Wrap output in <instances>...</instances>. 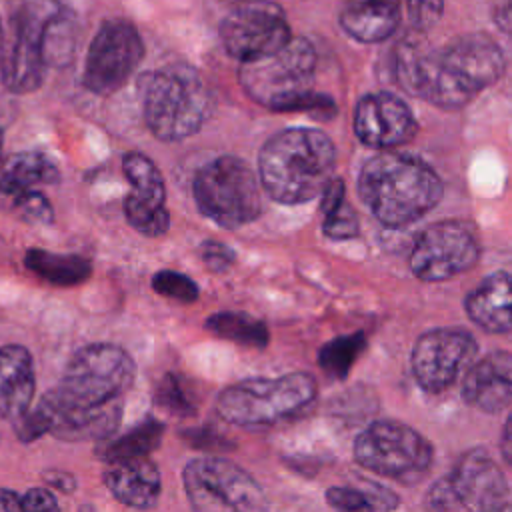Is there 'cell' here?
<instances>
[{
    "label": "cell",
    "instance_id": "20",
    "mask_svg": "<svg viewBox=\"0 0 512 512\" xmlns=\"http://www.w3.org/2000/svg\"><path fill=\"white\" fill-rule=\"evenodd\" d=\"M106 464L104 484L120 504L142 510L156 506L162 492V476L152 460L138 456Z\"/></svg>",
    "mask_w": 512,
    "mask_h": 512
},
{
    "label": "cell",
    "instance_id": "7",
    "mask_svg": "<svg viewBox=\"0 0 512 512\" xmlns=\"http://www.w3.org/2000/svg\"><path fill=\"white\" fill-rule=\"evenodd\" d=\"M56 0H14L0 38V76L10 92L26 94L44 80V30L56 14Z\"/></svg>",
    "mask_w": 512,
    "mask_h": 512
},
{
    "label": "cell",
    "instance_id": "11",
    "mask_svg": "<svg viewBox=\"0 0 512 512\" xmlns=\"http://www.w3.org/2000/svg\"><path fill=\"white\" fill-rule=\"evenodd\" d=\"M182 482L190 506L198 512H258L266 508V496L258 482L224 458L190 460Z\"/></svg>",
    "mask_w": 512,
    "mask_h": 512
},
{
    "label": "cell",
    "instance_id": "8",
    "mask_svg": "<svg viewBox=\"0 0 512 512\" xmlns=\"http://www.w3.org/2000/svg\"><path fill=\"white\" fill-rule=\"evenodd\" d=\"M198 210L222 228H240L262 212L254 170L236 156H218L204 164L192 184Z\"/></svg>",
    "mask_w": 512,
    "mask_h": 512
},
{
    "label": "cell",
    "instance_id": "41",
    "mask_svg": "<svg viewBox=\"0 0 512 512\" xmlns=\"http://www.w3.org/2000/svg\"><path fill=\"white\" fill-rule=\"evenodd\" d=\"M182 438L198 448V450H214V448H222L224 440L218 438V434H214L208 428H190V430H182Z\"/></svg>",
    "mask_w": 512,
    "mask_h": 512
},
{
    "label": "cell",
    "instance_id": "27",
    "mask_svg": "<svg viewBox=\"0 0 512 512\" xmlns=\"http://www.w3.org/2000/svg\"><path fill=\"white\" fill-rule=\"evenodd\" d=\"M324 200H322V212H324V224L322 230L332 240H348L358 236V218L350 204L344 198V182L338 178H332L324 188Z\"/></svg>",
    "mask_w": 512,
    "mask_h": 512
},
{
    "label": "cell",
    "instance_id": "6",
    "mask_svg": "<svg viewBox=\"0 0 512 512\" xmlns=\"http://www.w3.org/2000/svg\"><path fill=\"white\" fill-rule=\"evenodd\" d=\"M136 364L132 356L108 342L80 348L64 368L60 384L52 390L66 404L96 408L116 400L132 388Z\"/></svg>",
    "mask_w": 512,
    "mask_h": 512
},
{
    "label": "cell",
    "instance_id": "44",
    "mask_svg": "<svg viewBox=\"0 0 512 512\" xmlns=\"http://www.w3.org/2000/svg\"><path fill=\"white\" fill-rule=\"evenodd\" d=\"M16 510H22L20 494H16L14 490L0 488V512H16Z\"/></svg>",
    "mask_w": 512,
    "mask_h": 512
},
{
    "label": "cell",
    "instance_id": "24",
    "mask_svg": "<svg viewBox=\"0 0 512 512\" xmlns=\"http://www.w3.org/2000/svg\"><path fill=\"white\" fill-rule=\"evenodd\" d=\"M58 180L60 170L44 152L22 150L0 158V192L6 196L42 184H56Z\"/></svg>",
    "mask_w": 512,
    "mask_h": 512
},
{
    "label": "cell",
    "instance_id": "42",
    "mask_svg": "<svg viewBox=\"0 0 512 512\" xmlns=\"http://www.w3.org/2000/svg\"><path fill=\"white\" fill-rule=\"evenodd\" d=\"M44 480L50 486H54V488H58L62 492H74L76 490V478L72 474L64 472V470H46L44 472Z\"/></svg>",
    "mask_w": 512,
    "mask_h": 512
},
{
    "label": "cell",
    "instance_id": "1",
    "mask_svg": "<svg viewBox=\"0 0 512 512\" xmlns=\"http://www.w3.org/2000/svg\"><path fill=\"white\" fill-rule=\"evenodd\" d=\"M420 34L406 36L394 56L396 82L416 98L446 110L462 108L504 74V54L488 34H462L440 48Z\"/></svg>",
    "mask_w": 512,
    "mask_h": 512
},
{
    "label": "cell",
    "instance_id": "46",
    "mask_svg": "<svg viewBox=\"0 0 512 512\" xmlns=\"http://www.w3.org/2000/svg\"><path fill=\"white\" fill-rule=\"evenodd\" d=\"M2 144H4V134H2V130H0V152H2Z\"/></svg>",
    "mask_w": 512,
    "mask_h": 512
},
{
    "label": "cell",
    "instance_id": "26",
    "mask_svg": "<svg viewBox=\"0 0 512 512\" xmlns=\"http://www.w3.org/2000/svg\"><path fill=\"white\" fill-rule=\"evenodd\" d=\"M162 436H164V424L150 418L146 422H140L130 432L118 438H106L98 448V458H102L104 462H114V460L148 456L160 446Z\"/></svg>",
    "mask_w": 512,
    "mask_h": 512
},
{
    "label": "cell",
    "instance_id": "43",
    "mask_svg": "<svg viewBox=\"0 0 512 512\" xmlns=\"http://www.w3.org/2000/svg\"><path fill=\"white\" fill-rule=\"evenodd\" d=\"M500 454H502L504 462L512 468V414L506 418L504 428H502V436H500Z\"/></svg>",
    "mask_w": 512,
    "mask_h": 512
},
{
    "label": "cell",
    "instance_id": "17",
    "mask_svg": "<svg viewBox=\"0 0 512 512\" xmlns=\"http://www.w3.org/2000/svg\"><path fill=\"white\" fill-rule=\"evenodd\" d=\"M354 132L362 144L388 150L412 140L418 132V124L402 98L390 92H374L358 100Z\"/></svg>",
    "mask_w": 512,
    "mask_h": 512
},
{
    "label": "cell",
    "instance_id": "39",
    "mask_svg": "<svg viewBox=\"0 0 512 512\" xmlns=\"http://www.w3.org/2000/svg\"><path fill=\"white\" fill-rule=\"evenodd\" d=\"M200 258L204 262V266L212 272H224L232 266L234 262V252L216 240H204L200 244Z\"/></svg>",
    "mask_w": 512,
    "mask_h": 512
},
{
    "label": "cell",
    "instance_id": "23",
    "mask_svg": "<svg viewBox=\"0 0 512 512\" xmlns=\"http://www.w3.org/2000/svg\"><path fill=\"white\" fill-rule=\"evenodd\" d=\"M402 18V6L382 0H348L340 10L342 30L358 42L374 44L390 38Z\"/></svg>",
    "mask_w": 512,
    "mask_h": 512
},
{
    "label": "cell",
    "instance_id": "2",
    "mask_svg": "<svg viewBox=\"0 0 512 512\" xmlns=\"http://www.w3.org/2000/svg\"><path fill=\"white\" fill-rule=\"evenodd\" d=\"M358 192L384 226L404 228L440 202L442 182L418 156L384 150L362 166Z\"/></svg>",
    "mask_w": 512,
    "mask_h": 512
},
{
    "label": "cell",
    "instance_id": "34",
    "mask_svg": "<svg viewBox=\"0 0 512 512\" xmlns=\"http://www.w3.org/2000/svg\"><path fill=\"white\" fill-rule=\"evenodd\" d=\"M124 216L136 232L148 238H158L170 228V214L164 206H154L134 194L124 198Z\"/></svg>",
    "mask_w": 512,
    "mask_h": 512
},
{
    "label": "cell",
    "instance_id": "28",
    "mask_svg": "<svg viewBox=\"0 0 512 512\" xmlns=\"http://www.w3.org/2000/svg\"><path fill=\"white\" fill-rule=\"evenodd\" d=\"M206 330H210L218 338L232 340L236 344H244L252 348H264L268 344V330L264 322L244 312L212 314L206 320Z\"/></svg>",
    "mask_w": 512,
    "mask_h": 512
},
{
    "label": "cell",
    "instance_id": "33",
    "mask_svg": "<svg viewBox=\"0 0 512 512\" xmlns=\"http://www.w3.org/2000/svg\"><path fill=\"white\" fill-rule=\"evenodd\" d=\"M364 346H366V338L362 332L334 338L322 346L318 354V364L328 376L340 380L350 372L354 360L360 356Z\"/></svg>",
    "mask_w": 512,
    "mask_h": 512
},
{
    "label": "cell",
    "instance_id": "25",
    "mask_svg": "<svg viewBox=\"0 0 512 512\" xmlns=\"http://www.w3.org/2000/svg\"><path fill=\"white\" fill-rule=\"evenodd\" d=\"M24 264L30 272L54 286H76L92 274V262L84 256L56 254L42 248L26 250Z\"/></svg>",
    "mask_w": 512,
    "mask_h": 512
},
{
    "label": "cell",
    "instance_id": "29",
    "mask_svg": "<svg viewBox=\"0 0 512 512\" xmlns=\"http://www.w3.org/2000/svg\"><path fill=\"white\" fill-rule=\"evenodd\" d=\"M122 170L132 186V194L154 204L164 206L166 186L158 166L142 152H128L122 160Z\"/></svg>",
    "mask_w": 512,
    "mask_h": 512
},
{
    "label": "cell",
    "instance_id": "10",
    "mask_svg": "<svg viewBox=\"0 0 512 512\" xmlns=\"http://www.w3.org/2000/svg\"><path fill=\"white\" fill-rule=\"evenodd\" d=\"M354 458L366 470L416 482L432 464V446L414 428L396 420H376L354 442Z\"/></svg>",
    "mask_w": 512,
    "mask_h": 512
},
{
    "label": "cell",
    "instance_id": "45",
    "mask_svg": "<svg viewBox=\"0 0 512 512\" xmlns=\"http://www.w3.org/2000/svg\"><path fill=\"white\" fill-rule=\"evenodd\" d=\"M494 18H496V24H498L502 30H506V32L512 34V0L506 2V4H502V6L496 10Z\"/></svg>",
    "mask_w": 512,
    "mask_h": 512
},
{
    "label": "cell",
    "instance_id": "12",
    "mask_svg": "<svg viewBox=\"0 0 512 512\" xmlns=\"http://www.w3.org/2000/svg\"><path fill=\"white\" fill-rule=\"evenodd\" d=\"M508 482L498 464L484 450L464 452L452 470L428 492L432 510L486 512L504 506Z\"/></svg>",
    "mask_w": 512,
    "mask_h": 512
},
{
    "label": "cell",
    "instance_id": "16",
    "mask_svg": "<svg viewBox=\"0 0 512 512\" xmlns=\"http://www.w3.org/2000/svg\"><path fill=\"white\" fill-rule=\"evenodd\" d=\"M476 350V338L464 328L424 332L412 350V374L422 390L432 394L442 392L472 364Z\"/></svg>",
    "mask_w": 512,
    "mask_h": 512
},
{
    "label": "cell",
    "instance_id": "15",
    "mask_svg": "<svg viewBox=\"0 0 512 512\" xmlns=\"http://www.w3.org/2000/svg\"><path fill=\"white\" fill-rule=\"evenodd\" d=\"M480 256L476 234L456 220L424 228L410 252V268L424 282H444L470 270Z\"/></svg>",
    "mask_w": 512,
    "mask_h": 512
},
{
    "label": "cell",
    "instance_id": "32",
    "mask_svg": "<svg viewBox=\"0 0 512 512\" xmlns=\"http://www.w3.org/2000/svg\"><path fill=\"white\" fill-rule=\"evenodd\" d=\"M326 502L332 508L358 512V510H392L398 506V498L394 492L382 486H370L368 490L336 486L326 490Z\"/></svg>",
    "mask_w": 512,
    "mask_h": 512
},
{
    "label": "cell",
    "instance_id": "37",
    "mask_svg": "<svg viewBox=\"0 0 512 512\" xmlns=\"http://www.w3.org/2000/svg\"><path fill=\"white\" fill-rule=\"evenodd\" d=\"M408 20L416 32H426L438 24L444 12V0H404Z\"/></svg>",
    "mask_w": 512,
    "mask_h": 512
},
{
    "label": "cell",
    "instance_id": "35",
    "mask_svg": "<svg viewBox=\"0 0 512 512\" xmlns=\"http://www.w3.org/2000/svg\"><path fill=\"white\" fill-rule=\"evenodd\" d=\"M152 288L160 296L192 304L198 300V286L192 278L176 270H160L152 276Z\"/></svg>",
    "mask_w": 512,
    "mask_h": 512
},
{
    "label": "cell",
    "instance_id": "21",
    "mask_svg": "<svg viewBox=\"0 0 512 512\" xmlns=\"http://www.w3.org/2000/svg\"><path fill=\"white\" fill-rule=\"evenodd\" d=\"M468 318L486 332H512V274L496 272L484 278L466 298Z\"/></svg>",
    "mask_w": 512,
    "mask_h": 512
},
{
    "label": "cell",
    "instance_id": "36",
    "mask_svg": "<svg viewBox=\"0 0 512 512\" xmlns=\"http://www.w3.org/2000/svg\"><path fill=\"white\" fill-rule=\"evenodd\" d=\"M12 206L16 214L28 222L50 224L54 220V210L50 200L42 192H36L34 188L12 194Z\"/></svg>",
    "mask_w": 512,
    "mask_h": 512
},
{
    "label": "cell",
    "instance_id": "22",
    "mask_svg": "<svg viewBox=\"0 0 512 512\" xmlns=\"http://www.w3.org/2000/svg\"><path fill=\"white\" fill-rule=\"evenodd\" d=\"M34 364L20 344L0 348V418L16 420L30 408L34 396Z\"/></svg>",
    "mask_w": 512,
    "mask_h": 512
},
{
    "label": "cell",
    "instance_id": "31",
    "mask_svg": "<svg viewBox=\"0 0 512 512\" xmlns=\"http://www.w3.org/2000/svg\"><path fill=\"white\" fill-rule=\"evenodd\" d=\"M76 44V20L74 16L64 10L62 6L56 10V14L48 20L44 30V62L46 66H64L70 62L72 52Z\"/></svg>",
    "mask_w": 512,
    "mask_h": 512
},
{
    "label": "cell",
    "instance_id": "38",
    "mask_svg": "<svg viewBox=\"0 0 512 512\" xmlns=\"http://www.w3.org/2000/svg\"><path fill=\"white\" fill-rule=\"evenodd\" d=\"M14 424V432L22 442H32L38 440L40 436L48 434V420L42 412L40 406H36L34 410H26L24 414H20L16 420H12Z\"/></svg>",
    "mask_w": 512,
    "mask_h": 512
},
{
    "label": "cell",
    "instance_id": "4",
    "mask_svg": "<svg viewBox=\"0 0 512 512\" xmlns=\"http://www.w3.org/2000/svg\"><path fill=\"white\" fill-rule=\"evenodd\" d=\"M142 110L150 132L164 142L196 134L212 112V92L200 72L188 64H168L140 82Z\"/></svg>",
    "mask_w": 512,
    "mask_h": 512
},
{
    "label": "cell",
    "instance_id": "5",
    "mask_svg": "<svg viewBox=\"0 0 512 512\" xmlns=\"http://www.w3.org/2000/svg\"><path fill=\"white\" fill-rule=\"evenodd\" d=\"M316 398V380L308 372L280 378H250L224 388L216 398L222 420L242 428L272 426L300 414Z\"/></svg>",
    "mask_w": 512,
    "mask_h": 512
},
{
    "label": "cell",
    "instance_id": "3",
    "mask_svg": "<svg viewBox=\"0 0 512 512\" xmlns=\"http://www.w3.org/2000/svg\"><path fill=\"white\" fill-rule=\"evenodd\" d=\"M336 166V148L316 128H286L264 142L260 182L280 204H302L324 192Z\"/></svg>",
    "mask_w": 512,
    "mask_h": 512
},
{
    "label": "cell",
    "instance_id": "14",
    "mask_svg": "<svg viewBox=\"0 0 512 512\" xmlns=\"http://www.w3.org/2000/svg\"><path fill=\"white\" fill-rule=\"evenodd\" d=\"M144 44L138 30L126 20H106L90 42L82 84L98 96L118 92L138 68Z\"/></svg>",
    "mask_w": 512,
    "mask_h": 512
},
{
    "label": "cell",
    "instance_id": "13",
    "mask_svg": "<svg viewBox=\"0 0 512 512\" xmlns=\"http://www.w3.org/2000/svg\"><path fill=\"white\" fill-rule=\"evenodd\" d=\"M218 32L226 52L240 62L268 56L292 38L286 12L274 0H236Z\"/></svg>",
    "mask_w": 512,
    "mask_h": 512
},
{
    "label": "cell",
    "instance_id": "18",
    "mask_svg": "<svg viewBox=\"0 0 512 512\" xmlns=\"http://www.w3.org/2000/svg\"><path fill=\"white\" fill-rule=\"evenodd\" d=\"M38 406L48 420V432L68 442L106 440L116 432L122 420V400L96 408H82L62 402L50 390L42 396Z\"/></svg>",
    "mask_w": 512,
    "mask_h": 512
},
{
    "label": "cell",
    "instance_id": "30",
    "mask_svg": "<svg viewBox=\"0 0 512 512\" xmlns=\"http://www.w3.org/2000/svg\"><path fill=\"white\" fill-rule=\"evenodd\" d=\"M154 406L170 416H194L198 408V398L194 394L192 382L182 374L166 372L154 388Z\"/></svg>",
    "mask_w": 512,
    "mask_h": 512
},
{
    "label": "cell",
    "instance_id": "19",
    "mask_svg": "<svg viewBox=\"0 0 512 512\" xmlns=\"http://www.w3.org/2000/svg\"><path fill=\"white\" fill-rule=\"evenodd\" d=\"M466 404L482 412H500L512 404V354L496 350L468 366L462 382Z\"/></svg>",
    "mask_w": 512,
    "mask_h": 512
},
{
    "label": "cell",
    "instance_id": "47",
    "mask_svg": "<svg viewBox=\"0 0 512 512\" xmlns=\"http://www.w3.org/2000/svg\"><path fill=\"white\" fill-rule=\"evenodd\" d=\"M0 38H2V26H0Z\"/></svg>",
    "mask_w": 512,
    "mask_h": 512
},
{
    "label": "cell",
    "instance_id": "9",
    "mask_svg": "<svg viewBox=\"0 0 512 512\" xmlns=\"http://www.w3.org/2000/svg\"><path fill=\"white\" fill-rule=\"evenodd\" d=\"M314 70V46L302 36H292L280 50L242 62L238 80L254 102L270 110L288 112L292 102L310 90Z\"/></svg>",
    "mask_w": 512,
    "mask_h": 512
},
{
    "label": "cell",
    "instance_id": "40",
    "mask_svg": "<svg viewBox=\"0 0 512 512\" xmlns=\"http://www.w3.org/2000/svg\"><path fill=\"white\" fill-rule=\"evenodd\" d=\"M20 508L28 512L36 510H58L56 496L46 488H32L24 496H20Z\"/></svg>",
    "mask_w": 512,
    "mask_h": 512
}]
</instances>
